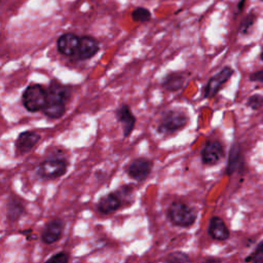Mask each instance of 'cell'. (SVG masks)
Instances as JSON below:
<instances>
[{
    "label": "cell",
    "mask_w": 263,
    "mask_h": 263,
    "mask_svg": "<svg viewBox=\"0 0 263 263\" xmlns=\"http://www.w3.org/2000/svg\"><path fill=\"white\" fill-rule=\"evenodd\" d=\"M71 96V88L58 80H51L47 88V101L42 112L48 118L57 119L64 115L66 103Z\"/></svg>",
    "instance_id": "6da1fadb"
},
{
    "label": "cell",
    "mask_w": 263,
    "mask_h": 263,
    "mask_svg": "<svg viewBox=\"0 0 263 263\" xmlns=\"http://www.w3.org/2000/svg\"><path fill=\"white\" fill-rule=\"evenodd\" d=\"M22 101L29 112L42 111L47 101V89L40 84H30L24 90Z\"/></svg>",
    "instance_id": "7a4b0ae2"
},
{
    "label": "cell",
    "mask_w": 263,
    "mask_h": 263,
    "mask_svg": "<svg viewBox=\"0 0 263 263\" xmlns=\"http://www.w3.org/2000/svg\"><path fill=\"white\" fill-rule=\"evenodd\" d=\"M167 215L171 222L180 227H189L193 225L197 217L195 211L191 206L181 201L172 202L168 206Z\"/></svg>",
    "instance_id": "3957f363"
},
{
    "label": "cell",
    "mask_w": 263,
    "mask_h": 263,
    "mask_svg": "<svg viewBox=\"0 0 263 263\" xmlns=\"http://www.w3.org/2000/svg\"><path fill=\"white\" fill-rule=\"evenodd\" d=\"M187 122L188 117L185 112L180 110H170L163 114L157 126V130L162 135H171L184 128Z\"/></svg>",
    "instance_id": "277c9868"
},
{
    "label": "cell",
    "mask_w": 263,
    "mask_h": 263,
    "mask_svg": "<svg viewBox=\"0 0 263 263\" xmlns=\"http://www.w3.org/2000/svg\"><path fill=\"white\" fill-rule=\"evenodd\" d=\"M68 162L63 158H48L42 161L38 166V175L42 179L52 180L66 174Z\"/></svg>",
    "instance_id": "5b68a950"
},
{
    "label": "cell",
    "mask_w": 263,
    "mask_h": 263,
    "mask_svg": "<svg viewBox=\"0 0 263 263\" xmlns=\"http://www.w3.org/2000/svg\"><path fill=\"white\" fill-rule=\"evenodd\" d=\"M200 156L204 164H208V165L217 164L224 157L223 145L216 140L206 141L200 151Z\"/></svg>",
    "instance_id": "8992f818"
},
{
    "label": "cell",
    "mask_w": 263,
    "mask_h": 263,
    "mask_svg": "<svg viewBox=\"0 0 263 263\" xmlns=\"http://www.w3.org/2000/svg\"><path fill=\"white\" fill-rule=\"evenodd\" d=\"M232 74H233V70L230 67H225L221 71H219L217 74L212 76L204 86V89H203L204 98L214 97L221 89V87L229 80Z\"/></svg>",
    "instance_id": "52a82bcc"
},
{
    "label": "cell",
    "mask_w": 263,
    "mask_h": 263,
    "mask_svg": "<svg viewBox=\"0 0 263 263\" xmlns=\"http://www.w3.org/2000/svg\"><path fill=\"white\" fill-rule=\"evenodd\" d=\"M152 166H153V162L150 159L145 157H139L134 159L129 163L127 167V174L134 180L143 181L151 173Z\"/></svg>",
    "instance_id": "ba28073f"
},
{
    "label": "cell",
    "mask_w": 263,
    "mask_h": 263,
    "mask_svg": "<svg viewBox=\"0 0 263 263\" xmlns=\"http://www.w3.org/2000/svg\"><path fill=\"white\" fill-rule=\"evenodd\" d=\"M80 37L74 33L62 34L57 40V49L61 54L72 57L76 55Z\"/></svg>",
    "instance_id": "9c48e42d"
},
{
    "label": "cell",
    "mask_w": 263,
    "mask_h": 263,
    "mask_svg": "<svg viewBox=\"0 0 263 263\" xmlns=\"http://www.w3.org/2000/svg\"><path fill=\"white\" fill-rule=\"evenodd\" d=\"M99 50H100L99 41L92 36L85 35L80 37L76 57L78 60H82V61L88 60L93 55H96Z\"/></svg>",
    "instance_id": "30bf717a"
},
{
    "label": "cell",
    "mask_w": 263,
    "mask_h": 263,
    "mask_svg": "<svg viewBox=\"0 0 263 263\" xmlns=\"http://www.w3.org/2000/svg\"><path fill=\"white\" fill-rule=\"evenodd\" d=\"M65 223L62 219H53L47 222L41 232V240L46 245H51L60 239Z\"/></svg>",
    "instance_id": "8fae6325"
},
{
    "label": "cell",
    "mask_w": 263,
    "mask_h": 263,
    "mask_svg": "<svg viewBox=\"0 0 263 263\" xmlns=\"http://www.w3.org/2000/svg\"><path fill=\"white\" fill-rule=\"evenodd\" d=\"M40 135L33 130H26L18 135L15 140V151L18 154L30 152L39 142Z\"/></svg>",
    "instance_id": "7c38bea8"
},
{
    "label": "cell",
    "mask_w": 263,
    "mask_h": 263,
    "mask_svg": "<svg viewBox=\"0 0 263 263\" xmlns=\"http://www.w3.org/2000/svg\"><path fill=\"white\" fill-rule=\"evenodd\" d=\"M115 115L117 117V120L120 122L121 126H122V133L123 136L126 138L130 135V133L133 132L135 124H136V117L133 114L130 108L128 105H121L116 111H115Z\"/></svg>",
    "instance_id": "4fadbf2b"
},
{
    "label": "cell",
    "mask_w": 263,
    "mask_h": 263,
    "mask_svg": "<svg viewBox=\"0 0 263 263\" xmlns=\"http://www.w3.org/2000/svg\"><path fill=\"white\" fill-rule=\"evenodd\" d=\"M208 232L210 236L215 240H226L230 235L229 230L223 219L217 216L211 218Z\"/></svg>",
    "instance_id": "5bb4252c"
},
{
    "label": "cell",
    "mask_w": 263,
    "mask_h": 263,
    "mask_svg": "<svg viewBox=\"0 0 263 263\" xmlns=\"http://www.w3.org/2000/svg\"><path fill=\"white\" fill-rule=\"evenodd\" d=\"M120 205H121L120 196L115 192H111L100 198V200L98 201L97 208H98V211L102 214H110L117 211L120 208Z\"/></svg>",
    "instance_id": "9a60e30c"
},
{
    "label": "cell",
    "mask_w": 263,
    "mask_h": 263,
    "mask_svg": "<svg viewBox=\"0 0 263 263\" xmlns=\"http://www.w3.org/2000/svg\"><path fill=\"white\" fill-rule=\"evenodd\" d=\"M242 163H243V161H242V156H241L239 146L233 145L230 150V153H229L226 173L228 175H232L234 172H236L237 170H239L241 167Z\"/></svg>",
    "instance_id": "2e32d148"
},
{
    "label": "cell",
    "mask_w": 263,
    "mask_h": 263,
    "mask_svg": "<svg viewBox=\"0 0 263 263\" xmlns=\"http://www.w3.org/2000/svg\"><path fill=\"white\" fill-rule=\"evenodd\" d=\"M184 81H185V77L183 76V74L179 72H174V73L167 74L163 78L162 86L170 91H176L183 86Z\"/></svg>",
    "instance_id": "e0dca14e"
},
{
    "label": "cell",
    "mask_w": 263,
    "mask_h": 263,
    "mask_svg": "<svg viewBox=\"0 0 263 263\" xmlns=\"http://www.w3.org/2000/svg\"><path fill=\"white\" fill-rule=\"evenodd\" d=\"M24 212L25 208L20 199L11 198L7 203V218L9 219V221H17L20 217L24 214Z\"/></svg>",
    "instance_id": "ac0fdd59"
},
{
    "label": "cell",
    "mask_w": 263,
    "mask_h": 263,
    "mask_svg": "<svg viewBox=\"0 0 263 263\" xmlns=\"http://www.w3.org/2000/svg\"><path fill=\"white\" fill-rule=\"evenodd\" d=\"M151 12L149 9L145 8V7H136L133 11H132V18L135 22H141V23H146L149 22L151 20Z\"/></svg>",
    "instance_id": "d6986e66"
},
{
    "label": "cell",
    "mask_w": 263,
    "mask_h": 263,
    "mask_svg": "<svg viewBox=\"0 0 263 263\" xmlns=\"http://www.w3.org/2000/svg\"><path fill=\"white\" fill-rule=\"evenodd\" d=\"M164 261L166 263H191V259L189 258V256L186 253L180 251L170 253L165 257Z\"/></svg>",
    "instance_id": "ffe728a7"
},
{
    "label": "cell",
    "mask_w": 263,
    "mask_h": 263,
    "mask_svg": "<svg viewBox=\"0 0 263 263\" xmlns=\"http://www.w3.org/2000/svg\"><path fill=\"white\" fill-rule=\"evenodd\" d=\"M247 262H253V263H263V241L260 242L255 251L246 258Z\"/></svg>",
    "instance_id": "44dd1931"
},
{
    "label": "cell",
    "mask_w": 263,
    "mask_h": 263,
    "mask_svg": "<svg viewBox=\"0 0 263 263\" xmlns=\"http://www.w3.org/2000/svg\"><path fill=\"white\" fill-rule=\"evenodd\" d=\"M45 263H69V254L67 252H59L48 258Z\"/></svg>",
    "instance_id": "7402d4cb"
},
{
    "label": "cell",
    "mask_w": 263,
    "mask_h": 263,
    "mask_svg": "<svg viewBox=\"0 0 263 263\" xmlns=\"http://www.w3.org/2000/svg\"><path fill=\"white\" fill-rule=\"evenodd\" d=\"M248 106L254 110H257L263 106V96L261 95H253L248 100Z\"/></svg>",
    "instance_id": "603a6c76"
},
{
    "label": "cell",
    "mask_w": 263,
    "mask_h": 263,
    "mask_svg": "<svg viewBox=\"0 0 263 263\" xmlns=\"http://www.w3.org/2000/svg\"><path fill=\"white\" fill-rule=\"evenodd\" d=\"M255 22V15L254 14H249L245 17V20L241 22L240 27H239V31L241 33H247V31L253 26Z\"/></svg>",
    "instance_id": "cb8c5ba5"
},
{
    "label": "cell",
    "mask_w": 263,
    "mask_h": 263,
    "mask_svg": "<svg viewBox=\"0 0 263 263\" xmlns=\"http://www.w3.org/2000/svg\"><path fill=\"white\" fill-rule=\"evenodd\" d=\"M250 80L259 81L263 83V70H258L250 75Z\"/></svg>",
    "instance_id": "d4e9b609"
},
{
    "label": "cell",
    "mask_w": 263,
    "mask_h": 263,
    "mask_svg": "<svg viewBox=\"0 0 263 263\" xmlns=\"http://www.w3.org/2000/svg\"><path fill=\"white\" fill-rule=\"evenodd\" d=\"M202 263H222V262H221V260H220V259H218V258H215V257H209V258L204 259Z\"/></svg>",
    "instance_id": "484cf974"
},
{
    "label": "cell",
    "mask_w": 263,
    "mask_h": 263,
    "mask_svg": "<svg viewBox=\"0 0 263 263\" xmlns=\"http://www.w3.org/2000/svg\"><path fill=\"white\" fill-rule=\"evenodd\" d=\"M261 59L263 60V51H262V53H261Z\"/></svg>",
    "instance_id": "4316f807"
},
{
    "label": "cell",
    "mask_w": 263,
    "mask_h": 263,
    "mask_svg": "<svg viewBox=\"0 0 263 263\" xmlns=\"http://www.w3.org/2000/svg\"><path fill=\"white\" fill-rule=\"evenodd\" d=\"M262 1H263V0H262Z\"/></svg>",
    "instance_id": "83f0119b"
}]
</instances>
